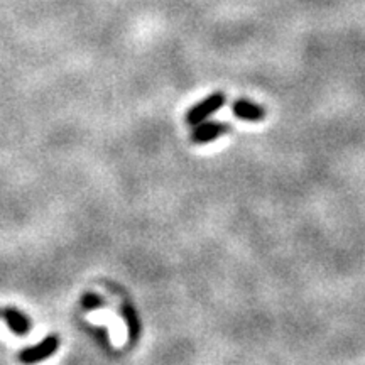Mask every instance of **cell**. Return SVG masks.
Returning a JSON list of instances; mask_svg holds the SVG:
<instances>
[{"label": "cell", "instance_id": "2", "mask_svg": "<svg viewBox=\"0 0 365 365\" xmlns=\"http://www.w3.org/2000/svg\"><path fill=\"white\" fill-rule=\"evenodd\" d=\"M58 348H60V336L49 335L42 341H39L38 345L24 348V350L19 353V360L24 364L41 362V360H46L48 357L54 355Z\"/></svg>", "mask_w": 365, "mask_h": 365}, {"label": "cell", "instance_id": "1", "mask_svg": "<svg viewBox=\"0 0 365 365\" xmlns=\"http://www.w3.org/2000/svg\"><path fill=\"white\" fill-rule=\"evenodd\" d=\"M225 93L223 92H215L211 95H208L205 100L198 102V104L193 105L186 113V124L188 125H198L202 122H205L208 117L217 113L220 108L225 105Z\"/></svg>", "mask_w": 365, "mask_h": 365}, {"label": "cell", "instance_id": "6", "mask_svg": "<svg viewBox=\"0 0 365 365\" xmlns=\"http://www.w3.org/2000/svg\"><path fill=\"white\" fill-rule=\"evenodd\" d=\"M122 315H124L125 321H127L129 341H134V340L139 339L140 323H139V316H137L136 309L132 308L131 305H124V308H122Z\"/></svg>", "mask_w": 365, "mask_h": 365}, {"label": "cell", "instance_id": "5", "mask_svg": "<svg viewBox=\"0 0 365 365\" xmlns=\"http://www.w3.org/2000/svg\"><path fill=\"white\" fill-rule=\"evenodd\" d=\"M2 316L6 320L7 327L10 328V332H14L15 335H26L31 330V320L26 315H22L19 309L15 308H6L2 309Z\"/></svg>", "mask_w": 365, "mask_h": 365}, {"label": "cell", "instance_id": "7", "mask_svg": "<svg viewBox=\"0 0 365 365\" xmlns=\"http://www.w3.org/2000/svg\"><path fill=\"white\" fill-rule=\"evenodd\" d=\"M81 306H83L85 309H88V311H93V309H98L104 306V300L95 293H86L83 294V298H81Z\"/></svg>", "mask_w": 365, "mask_h": 365}, {"label": "cell", "instance_id": "4", "mask_svg": "<svg viewBox=\"0 0 365 365\" xmlns=\"http://www.w3.org/2000/svg\"><path fill=\"white\" fill-rule=\"evenodd\" d=\"M232 112L237 119L249 120V122H259L266 117V108L262 105L254 104L250 100H237L232 105Z\"/></svg>", "mask_w": 365, "mask_h": 365}, {"label": "cell", "instance_id": "3", "mask_svg": "<svg viewBox=\"0 0 365 365\" xmlns=\"http://www.w3.org/2000/svg\"><path fill=\"white\" fill-rule=\"evenodd\" d=\"M230 125L223 124V122L210 120V122H202V124L195 125L193 132H191L190 139L193 144H208L213 143V140L220 139L222 136H225L227 132H230Z\"/></svg>", "mask_w": 365, "mask_h": 365}]
</instances>
